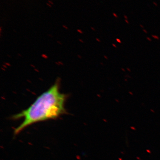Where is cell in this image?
Here are the masks:
<instances>
[{
	"label": "cell",
	"mask_w": 160,
	"mask_h": 160,
	"mask_svg": "<svg viewBox=\"0 0 160 160\" xmlns=\"http://www.w3.org/2000/svg\"><path fill=\"white\" fill-rule=\"evenodd\" d=\"M66 96L60 91L58 83L39 96L27 109L12 116L13 120L23 119L15 129L14 134H18L35 123L55 119L66 112Z\"/></svg>",
	"instance_id": "obj_1"
},
{
	"label": "cell",
	"mask_w": 160,
	"mask_h": 160,
	"mask_svg": "<svg viewBox=\"0 0 160 160\" xmlns=\"http://www.w3.org/2000/svg\"><path fill=\"white\" fill-rule=\"evenodd\" d=\"M152 38H154L155 39H159V38L158 36L154 35H152Z\"/></svg>",
	"instance_id": "obj_2"
},
{
	"label": "cell",
	"mask_w": 160,
	"mask_h": 160,
	"mask_svg": "<svg viewBox=\"0 0 160 160\" xmlns=\"http://www.w3.org/2000/svg\"><path fill=\"white\" fill-rule=\"evenodd\" d=\"M112 15L115 18H118V14L117 13H116L115 12H113L112 13Z\"/></svg>",
	"instance_id": "obj_3"
},
{
	"label": "cell",
	"mask_w": 160,
	"mask_h": 160,
	"mask_svg": "<svg viewBox=\"0 0 160 160\" xmlns=\"http://www.w3.org/2000/svg\"><path fill=\"white\" fill-rule=\"evenodd\" d=\"M152 4H153V5H154L155 7H158V4L157 2H152Z\"/></svg>",
	"instance_id": "obj_4"
},
{
	"label": "cell",
	"mask_w": 160,
	"mask_h": 160,
	"mask_svg": "<svg viewBox=\"0 0 160 160\" xmlns=\"http://www.w3.org/2000/svg\"><path fill=\"white\" fill-rule=\"evenodd\" d=\"M48 3H49V4H51V5H53V3L52 2V1H50V0H48Z\"/></svg>",
	"instance_id": "obj_5"
},
{
	"label": "cell",
	"mask_w": 160,
	"mask_h": 160,
	"mask_svg": "<svg viewBox=\"0 0 160 160\" xmlns=\"http://www.w3.org/2000/svg\"><path fill=\"white\" fill-rule=\"evenodd\" d=\"M116 41H117V42L118 43H122V42H121V40H120V39H119L117 38Z\"/></svg>",
	"instance_id": "obj_6"
},
{
	"label": "cell",
	"mask_w": 160,
	"mask_h": 160,
	"mask_svg": "<svg viewBox=\"0 0 160 160\" xmlns=\"http://www.w3.org/2000/svg\"><path fill=\"white\" fill-rule=\"evenodd\" d=\"M124 17L125 18V20H128V18L126 15H124Z\"/></svg>",
	"instance_id": "obj_7"
},
{
	"label": "cell",
	"mask_w": 160,
	"mask_h": 160,
	"mask_svg": "<svg viewBox=\"0 0 160 160\" xmlns=\"http://www.w3.org/2000/svg\"><path fill=\"white\" fill-rule=\"evenodd\" d=\"M46 5H47V6H49V7H52V5L51 4H49V3H46Z\"/></svg>",
	"instance_id": "obj_8"
},
{
	"label": "cell",
	"mask_w": 160,
	"mask_h": 160,
	"mask_svg": "<svg viewBox=\"0 0 160 160\" xmlns=\"http://www.w3.org/2000/svg\"><path fill=\"white\" fill-rule=\"evenodd\" d=\"M146 39H147V40H148V41H150V42H151L152 41V40L150 38L147 37L146 38Z\"/></svg>",
	"instance_id": "obj_9"
},
{
	"label": "cell",
	"mask_w": 160,
	"mask_h": 160,
	"mask_svg": "<svg viewBox=\"0 0 160 160\" xmlns=\"http://www.w3.org/2000/svg\"><path fill=\"white\" fill-rule=\"evenodd\" d=\"M125 22H126V23H127V24H129V21H128V20H125Z\"/></svg>",
	"instance_id": "obj_10"
},
{
	"label": "cell",
	"mask_w": 160,
	"mask_h": 160,
	"mask_svg": "<svg viewBox=\"0 0 160 160\" xmlns=\"http://www.w3.org/2000/svg\"><path fill=\"white\" fill-rule=\"evenodd\" d=\"M143 32H145V33H147V30H146V29H143Z\"/></svg>",
	"instance_id": "obj_11"
},
{
	"label": "cell",
	"mask_w": 160,
	"mask_h": 160,
	"mask_svg": "<svg viewBox=\"0 0 160 160\" xmlns=\"http://www.w3.org/2000/svg\"><path fill=\"white\" fill-rule=\"evenodd\" d=\"M112 46H113V47H115V48H116L117 46H116L115 44H112Z\"/></svg>",
	"instance_id": "obj_12"
},
{
	"label": "cell",
	"mask_w": 160,
	"mask_h": 160,
	"mask_svg": "<svg viewBox=\"0 0 160 160\" xmlns=\"http://www.w3.org/2000/svg\"><path fill=\"white\" fill-rule=\"evenodd\" d=\"M140 27H141V28H143V29H144V26H142V25H141V24H140Z\"/></svg>",
	"instance_id": "obj_13"
},
{
	"label": "cell",
	"mask_w": 160,
	"mask_h": 160,
	"mask_svg": "<svg viewBox=\"0 0 160 160\" xmlns=\"http://www.w3.org/2000/svg\"><path fill=\"white\" fill-rule=\"evenodd\" d=\"M127 69L128 70H129V72L131 71V70H130V69H129V68H127Z\"/></svg>",
	"instance_id": "obj_14"
},
{
	"label": "cell",
	"mask_w": 160,
	"mask_h": 160,
	"mask_svg": "<svg viewBox=\"0 0 160 160\" xmlns=\"http://www.w3.org/2000/svg\"><path fill=\"white\" fill-rule=\"evenodd\" d=\"M122 70H123V71H124V72H125V69H123V68H122Z\"/></svg>",
	"instance_id": "obj_15"
}]
</instances>
